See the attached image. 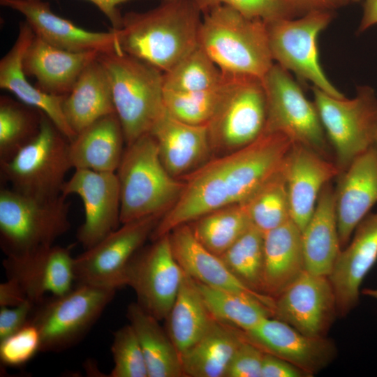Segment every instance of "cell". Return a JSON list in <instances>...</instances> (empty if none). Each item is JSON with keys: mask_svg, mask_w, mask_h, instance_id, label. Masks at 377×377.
Masks as SVG:
<instances>
[{"mask_svg": "<svg viewBox=\"0 0 377 377\" xmlns=\"http://www.w3.org/2000/svg\"><path fill=\"white\" fill-rule=\"evenodd\" d=\"M62 107L66 121L76 135L98 119L115 113L110 82L98 58L81 73L64 96Z\"/></svg>", "mask_w": 377, "mask_h": 377, "instance_id": "f546056e", "label": "cell"}, {"mask_svg": "<svg viewBox=\"0 0 377 377\" xmlns=\"http://www.w3.org/2000/svg\"><path fill=\"white\" fill-rule=\"evenodd\" d=\"M266 96L264 131L288 137L327 158V136L317 109L289 71L274 64L263 77Z\"/></svg>", "mask_w": 377, "mask_h": 377, "instance_id": "7c38bea8", "label": "cell"}, {"mask_svg": "<svg viewBox=\"0 0 377 377\" xmlns=\"http://www.w3.org/2000/svg\"><path fill=\"white\" fill-rule=\"evenodd\" d=\"M66 199L61 195L39 200L1 187L0 245L6 256H21L54 244L71 228Z\"/></svg>", "mask_w": 377, "mask_h": 377, "instance_id": "52a82bcc", "label": "cell"}, {"mask_svg": "<svg viewBox=\"0 0 377 377\" xmlns=\"http://www.w3.org/2000/svg\"><path fill=\"white\" fill-rule=\"evenodd\" d=\"M274 299L273 317L308 336L327 337L338 316L329 277L306 270Z\"/></svg>", "mask_w": 377, "mask_h": 377, "instance_id": "9a60e30c", "label": "cell"}, {"mask_svg": "<svg viewBox=\"0 0 377 377\" xmlns=\"http://www.w3.org/2000/svg\"><path fill=\"white\" fill-rule=\"evenodd\" d=\"M169 235L177 261L191 278L210 287L256 298L273 313L275 299L253 290L241 282L219 256L198 242L188 223L176 227Z\"/></svg>", "mask_w": 377, "mask_h": 377, "instance_id": "603a6c76", "label": "cell"}, {"mask_svg": "<svg viewBox=\"0 0 377 377\" xmlns=\"http://www.w3.org/2000/svg\"><path fill=\"white\" fill-rule=\"evenodd\" d=\"M150 134L156 140L161 161L173 177L195 166L211 146L207 125H193L172 117L165 110Z\"/></svg>", "mask_w": 377, "mask_h": 377, "instance_id": "484cf974", "label": "cell"}, {"mask_svg": "<svg viewBox=\"0 0 377 377\" xmlns=\"http://www.w3.org/2000/svg\"><path fill=\"white\" fill-rule=\"evenodd\" d=\"M94 3L108 18L112 26V29L118 30L121 28L123 20L119 6L131 0H87Z\"/></svg>", "mask_w": 377, "mask_h": 377, "instance_id": "c3c4849f", "label": "cell"}, {"mask_svg": "<svg viewBox=\"0 0 377 377\" xmlns=\"http://www.w3.org/2000/svg\"><path fill=\"white\" fill-rule=\"evenodd\" d=\"M361 293L375 299H377V288H364L361 291Z\"/></svg>", "mask_w": 377, "mask_h": 377, "instance_id": "816d5d0a", "label": "cell"}, {"mask_svg": "<svg viewBox=\"0 0 377 377\" xmlns=\"http://www.w3.org/2000/svg\"><path fill=\"white\" fill-rule=\"evenodd\" d=\"M304 14L312 10L332 11L347 4L350 0H291Z\"/></svg>", "mask_w": 377, "mask_h": 377, "instance_id": "681fc988", "label": "cell"}, {"mask_svg": "<svg viewBox=\"0 0 377 377\" xmlns=\"http://www.w3.org/2000/svg\"><path fill=\"white\" fill-rule=\"evenodd\" d=\"M162 215H152L119 227L93 246L74 258L77 283L117 290L125 286L130 262L142 249Z\"/></svg>", "mask_w": 377, "mask_h": 377, "instance_id": "4fadbf2b", "label": "cell"}, {"mask_svg": "<svg viewBox=\"0 0 377 377\" xmlns=\"http://www.w3.org/2000/svg\"><path fill=\"white\" fill-rule=\"evenodd\" d=\"M145 357L148 377H184L180 353L158 320L136 302L126 310Z\"/></svg>", "mask_w": 377, "mask_h": 377, "instance_id": "1f68e13d", "label": "cell"}, {"mask_svg": "<svg viewBox=\"0 0 377 377\" xmlns=\"http://www.w3.org/2000/svg\"><path fill=\"white\" fill-rule=\"evenodd\" d=\"M376 149H377V141H376V145H375Z\"/></svg>", "mask_w": 377, "mask_h": 377, "instance_id": "db71d44e", "label": "cell"}, {"mask_svg": "<svg viewBox=\"0 0 377 377\" xmlns=\"http://www.w3.org/2000/svg\"><path fill=\"white\" fill-rule=\"evenodd\" d=\"M120 191V223L163 215L179 198L185 184L164 167L150 133L126 145L116 171Z\"/></svg>", "mask_w": 377, "mask_h": 377, "instance_id": "277c9868", "label": "cell"}, {"mask_svg": "<svg viewBox=\"0 0 377 377\" xmlns=\"http://www.w3.org/2000/svg\"><path fill=\"white\" fill-rule=\"evenodd\" d=\"M334 189V206L341 249L358 224L377 203V149H369L342 170Z\"/></svg>", "mask_w": 377, "mask_h": 377, "instance_id": "44dd1931", "label": "cell"}, {"mask_svg": "<svg viewBox=\"0 0 377 377\" xmlns=\"http://www.w3.org/2000/svg\"><path fill=\"white\" fill-rule=\"evenodd\" d=\"M98 59L108 75L115 113L126 145L150 133L165 110L163 73L155 67L117 50L100 53Z\"/></svg>", "mask_w": 377, "mask_h": 377, "instance_id": "5b68a950", "label": "cell"}, {"mask_svg": "<svg viewBox=\"0 0 377 377\" xmlns=\"http://www.w3.org/2000/svg\"><path fill=\"white\" fill-rule=\"evenodd\" d=\"M184 272L172 250L170 235L140 249L126 269L125 286L135 293L137 303L158 320H165L179 292Z\"/></svg>", "mask_w": 377, "mask_h": 377, "instance_id": "5bb4252c", "label": "cell"}, {"mask_svg": "<svg viewBox=\"0 0 377 377\" xmlns=\"http://www.w3.org/2000/svg\"><path fill=\"white\" fill-rule=\"evenodd\" d=\"M290 219L304 230L311 218L320 193L341 172L337 163L304 145L293 143L282 165Z\"/></svg>", "mask_w": 377, "mask_h": 377, "instance_id": "ac0fdd59", "label": "cell"}, {"mask_svg": "<svg viewBox=\"0 0 377 377\" xmlns=\"http://www.w3.org/2000/svg\"><path fill=\"white\" fill-rule=\"evenodd\" d=\"M219 256L241 282L264 294L262 291L264 235L261 231L251 225Z\"/></svg>", "mask_w": 377, "mask_h": 377, "instance_id": "f35d334b", "label": "cell"}, {"mask_svg": "<svg viewBox=\"0 0 377 377\" xmlns=\"http://www.w3.org/2000/svg\"><path fill=\"white\" fill-rule=\"evenodd\" d=\"M223 73L199 45L172 68L163 73V89L175 91H200L214 89Z\"/></svg>", "mask_w": 377, "mask_h": 377, "instance_id": "74e56055", "label": "cell"}, {"mask_svg": "<svg viewBox=\"0 0 377 377\" xmlns=\"http://www.w3.org/2000/svg\"><path fill=\"white\" fill-rule=\"evenodd\" d=\"M72 245L52 244L3 262L8 279L15 281L27 299L36 304L49 294L62 295L75 281Z\"/></svg>", "mask_w": 377, "mask_h": 377, "instance_id": "e0dca14e", "label": "cell"}, {"mask_svg": "<svg viewBox=\"0 0 377 377\" xmlns=\"http://www.w3.org/2000/svg\"><path fill=\"white\" fill-rule=\"evenodd\" d=\"M221 89L218 108L207 124L211 146L235 151L254 141L264 131L265 87L260 77L223 73Z\"/></svg>", "mask_w": 377, "mask_h": 377, "instance_id": "30bf717a", "label": "cell"}, {"mask_svg": "<svg viewBox=\"0 0 377 377\" xmlns=\"http://www.w3.org/2000/svg\"><path fill=\"white\" fill-rule=\"evenodd\" d=\"M263 235L262 291L275 298L305 270L302 231L290 219Z\"/></svg>", "mask_w": 377, "mask_h": 377, "instance_id": "4316f807", "label": "cell"}, {"mask_svg": "<svg viewBox=\"0 0 377 377\" xmlns=\"http://www.w3.org/2000/svg\"><path fill=\"white\" fill-rule=\"evenodd\" d=\"M350 1H355V2H357V1H361V0H350Z\"/></svg>", "mask_w": 377, "mask_h": 377, "instance_id": "f5cc1de1", "label": "cell"}, {"mask_svg": "<svg viewBox=\"0 0 377 377\" xmlns=\"http://www.w3.org/2000/svg\"><path fill=\"white\" fill-rule=\"evenodd\" d=\"M202 13L219 5H226L244 15L266 23L294 18L303 15L291 0H192Z\"/></svg>", "mask_w": 377, "mask_h": 377, "instance_id": "b9f144b4", "label": "cell"}, {"mask_svg": "<svg viewBox=\"0 0 377 377\" xmlns=\"http://www.w3.org/2000/svg\"><path fill=\"white\" fill-rule=\"evenodd\" d=\"M242 204L252 225L263 234L291 219L288 190L281 169Z\"/></svg>", "mask_w": 377, "mask_h": 377, "instance_id": "8d00e7d4", "label": "cell"}, {"mask_svg": "<svg viewBox=\"0 0 377 377\" xmlns=\"http://www.w3.org/2000/svg\"><path fill=\"white\" fill-rule=\"evenodd\" d=\"M345 247L328 276L339 316H346L356 307L361 284L377 261V212L364 217Z\"/></svg>", "mask_w": 377, "mask_h": 377, "instance_id": "7402d4cb", "label": "cell"}, {"mask_svg": "<svg viewBox=\"0 0 377 377\" xmlns=\"http://www.w3.org/2000/svg\"><path fill=\"white\" fill-rule=\"evenodd\" d=\"M189 224L192 232L207 249L221 256L251 225L242 203L211 212Z\"/></svg>", "mask_w": 377, "mask_h": 377, "instance_id": "e575fe53", "label": "cell"}, {"mask_svg": "<svg viewBox=\"0 0 377 377\" xmlns=\"http://www.w3.org/2000/svg\"><path fill=\"white\" fill-rule=\"evenodd\" d=\"M377 24V0H365L362 16L357 29L361 34Z\"/></svg>", "mask_w": 377, "mask_h": 377, "instance_id": "f907efd6", "label": "cell"}, {"mask_svg": "<svg viewBox=\"0 0 377 377\" xmlns=\"http://www.w3.org/2000/svg\"><path fill=\"white\" fill-rule=\"evenodd\" d=\"M165 320V330L179 353L198 341L214 320L195 280L186 272Z\"/></svg>", "mask_w": 377, "mask_h": 377, "instance_id": "d6a6232c", "label": "cell"}, {"mask_svg": "<svg viewBox=\"0 0 377 377\" xmlns=\"http://www.w3.org/2000/svg\"><path fill=\"white\" fill-rule=\"evenodd\" d=\"M111 353L114 367L110 376L148 377L142 348L129 323L114 332Z\"/></svg>", "mask_w": 377, "mask_h": 377, "instance_id": "60d3db41", "label": "cell"}, {"mask_svg": "<svg viewBox=\"0 0 377 377\" xmlns=\"http://www.w3.org/2000/svg\"><path fill=\"white\" fill-rule=\"evenodd\" d=\"M70 141L43 112L36 138L13 157L0 162L1 179L14 191L39 200L61 195L65 177L73 168Z\"/></svg>", "mask_w": 377, "mask_h": 377, "instance_id": "8992f818", "label": "cell"}, {"mask_svg": "<svg viewBox=\"0 0 377 377\" xmlns=\"http://www.w3.org/2000/svg\"><path fill=\"white\" fill-rule=\"evenodd\" d=\"M195 281L212 317L218 321L246 332L273 317L272 310L256 298Z\"/></svg>", "mask_w": 377, "mask_h": 377, "instance_id": "836d02e7", "label": "cell"}, {"mask_svg": "<svg viewBox=\"0 0 377 377\" xmlns=\"http://www.w3.org/2000/svg\"><path fill=\"white\" fill-rule=\"evenodd\" d=\"M305 371L269 353H265L261 377H310Z\"/></svg>", "mask_w": 377, "mask_h": 377, "instance_id": "bcb514c9", "label": "cell"}, {"mask_svg": "<svg viewBox=\"0 0 377 377\" xmlns=\"http://www.w3.org/2000/svg\"><path fill=\"white\" fill-rule=\"evenodd\" d=\"M333 12L312 10L294 18L267 23L274 61L324 92L344 97L327 78L320 65L318 47L320 34L329 25Z\"/></svg>", "mask_w": 377, "mask_h": 377, "instance_id": "8fae6325", "label": "cell"}, {"mask_svg": "<svg viewBox=\"0 0 377 377\" xmlns=\"http://www.w3.org/2000/svg\"><path fill=\"white\" fill-rule=\"evenodd\" d=\"M35 303L26 300L15 306H0V341L16 332L28 322Z\"/></svg>", "mask_w": 377, "mask_h": 377, "instance_id": "f6af8a7d", "label": "cell"}, {"mask_svg": "<svg viewBox=\"0 0 377 377\" xmlns=\"http://www.w3.org/2000/svg\"><path fill=\"white\" fill-rule=\"evenodd\" d=\"M305 270L329 276L341 251L334 206V189L321 191L314 212L302 231Z\"/></svg>", "mask_w": 377, "mask_h": 377, "instance_id": "f1b7e54d", "label": "cell"}, {"mask_svg": "<svg viewBox=\"0 0 377 377\" xmlns=\"http://www.w3.org/2000/svg\"><path fill=\"white\" fill-rule=\"evenodd\" d=\"M116 290L77 283L59 295L35 304L29 319L38 330L40 352H61L87 334L114 297Z\"/></svg>", "mask_w": 377, "mask_h": 377, "instance_id": "ba28073f", "label": "cell"}, {"mask_svg": "<svg viewBox=\"0 0 377 377\" xmlns=\"http://www.w3.org/2000/svg\"><path fill=\"white\" fill-rule=\"evenodd\" d=\"M221 82L214 89L200 91H175L163 89L164 107L172 117L181 121L207 125L220 102Z\"/></svg>", "mask_w": 377, "mask_h": 377, "instance_id": "ab89813d", "label": "cell"}, {"mask_svg": "<svg viewBox=\"0 0 377 377\" xmlns=\"http://www.w3.org/2000/svg\"><path fill=\"white\" fill-rule=\"evenodd\" d=\"M292 144L283 134L263 131L250 144L198 168L161 217L151 239L211 212L245 202L281 168Z\"/></svg>", "mask_w": 377, "mask_h": 377, "instance_id": "6da1fadb", "label": "cell"}, {"mask_svg": "<svg viewBox=\"0 0 377 377\" xmlns=\"http://www.w3.org/2000/svg\"><path fill=\"white\" fill-rule=\"evenodd\" d=\"M243 331L215 319L201 338L180 353L184 376L225 377Z\"/></svg>", "mask_w": 377, "mask_h": 377, "instance_id": "4dcf8cb0", "label": "cell"}, {"mask_svg": "<svg viewBox=\"0 0 377 377\" xmlns=\"http://www.w3.org/2000/svg\"><path fill=\"white\" fill-rule=\"evenodd\" d=\"M264 354L262 349L244 337L231 359L225 377H261Z\"/></svg>", "mask_w": 377, "mask_h": 377, "instance_id": "ee69618b", "label": "cell"}, {"mask_svg": "<svg viewBox=\"0 0 377 377\" xmlns=\"http://www.w3.org/2000/svg\"><path fill=\"white\" fill-rule=\"evenodd\" d=\"M1 6L20 13L34 34L56 47L71 52H121L114 30L91 31L56 15L42 0H0Z\"/></svg>", "mask_w": 377, "mask_h": 377, "instance_id": "ffe728a7", "label": "cell"}, {"mask_svg": "<svg viewBox=\"0 0 377 377\" xmlns=\"http://www.w3.org/2000/svg\"><path fill=\"white\" fill-rule=\"evenodd\" d=\"M202 14L198 45L222 72L263 79L274 64L267 23L226 5Z\"/></svg>", "mask_w": 377, "mask_h": 377, "instance_id": "3957f363", "label": "cell"}, {"mask_svg": "<svg viewBox=\"0 0 377 377\" xmlns=\"http://www.w3.org/2000/svg\"><path fill=\"white\" fill-rule=\"evenodd\" d=\"M43 112L8 96L0 98V162L13 157L39 133Z\"/></svg>", "mask_w": 377, "mask_h": 377, "instance_id": "d590c367", "label": "cell"}, {"mask_svg": "<svg viewBox=\"0 0 377 377\" xmlns=\"http://www.w3.org/2000/svg\"><path fill=\"white\" fill-rule=\"evenodd\" d=\"M313 103L341 171L377 141V96L370 86L357 87L352 98L332 96L312 86Z\"/></svg>", "mask_w": 377, "mask_h": 377, "instance_id": "9c48e42d", "label": "cell"}, {"mask_svg": "<svg viewBox=\"0 0 377 377\" xmlns=\"http://www.w3.org/2000/svg\"><path fill=\"white\" fill-rule=\"evenodd\" d=\"M61 195H77L83 202L84 220L76 237L84 249L119 227L120 191L116 172L75 169L65 182Z\"/></svg>", "mask_w": 377, "mask_h": 377, "instance_id": "2e32d148", "label": "cell"}, {"mask_svg": "<svg viewBox=\"0 0 377 377\" xmlns=\"http://www.w3.org/2000/svg\"><path fill=\"white\" fill-rule=\"evenodd\" d=\"M97 52H71L56 47L34 34L23 57L26 75L34 77L40 90L65 96Z\"/></svg>", "mask_w": 377, "mask_h": 377, "instance_id": "cb8c5ba5", "label": "cell"}, {"mask_svg": "<svg viewBox=\"0 0 377 377\" xmlns=\"http://www.w3.org/2000/svg\"><path fill=\"white\" fill-rule=\"evenodd\" d=\"M161 1L149 10L126 13L114 31L121 52L165 73L198 45L202 13L192 0Z\"/></svg>", "mask_w": 377, "mask_h": 377, "instance_id": "7a4b0ae2", "label": "cell"}, {"mask_svg": "<svg viewBox=\"0 0 377 377\" xmlns=\"http://www.w3.org/2000/svg\"><path fill=\"white\" fill-rule=\"evenodd\" d=\"M246 339L265 353L280 357L311 376L327 367L336 357L333 341L304 334L274 317L261 321L244 332Z\"/></svg>", "mask_w": 377, "mask_h": 377, "instance_id": "d6986e66", "label": "cell"}, {"mask_svg": "<svg viewBox=\"0 0 377 377\" xmlns=\"http://www.w3.org/2000/svg\"><path fill=\"white\" fill-rule=\"evenodd\" d=\"M34 36L26 21L20 24L13 45L0 61V88L10 91L21 102L43 112L71 142L76 134L68 124L63 112L64 96L52 95L33 86L24 72V54Z\"/></svg>", "mask_w": 377, "mask_h": 377, "instance_id": "d4e9b609", "label": "cell"}, {"mask_svg": "<svg viewBox=\"0 0 377 377\" xmlns=\"http://www.w3.org/2000/svg\"><path fill=\"white\" fill-rule=\"evenodd\" d=\"M40 337L38 329L28 322L23 327L0 341L1 362L9 367H20L40 352Z\"/></svg>", "mask_w": 377, "mask_h": 377, "instance_id": "7bdbcfd3", "label": "cell"}, {"mask_svg": "<svg viewBox=\"0 0 377 377\" xmlns=\"http://www.w3.org/2000/svg\"><path fill=\"white\" fill-rule=\"evenodd\" d=\"M26 300L25 294L15 281L8 279L0 284V306H15Z\"/></svg>", "mask_w": 377, "mask_h": 377, "instance_id": "7dc6e473", "label": "cell"}, {"mask_svg": "<svg viewBox=\"0 0 377 377\" xmlns=\"http://www.w3.org/2000/svg\"><path fill=\"white\" fill-rule=\"evenodd\" d=\"M126 144L122 126L116 113L95 121L69 144L72 168L116 172Z\"/></svg>", "mask_w": 377, "mask_h": 377, "instance_id": "83f0119b", "label": "cell"}]
</instances>
